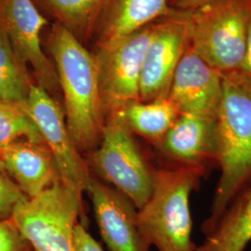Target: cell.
I'll list each match as a JSON object with an SVG mask.
<instances>
[{
  "mask_svg": "<svg viewBox=\"0 0 251 251\" xmlns=\"http://www.w3.org/2000/svg\"><path fill=\"white\" fill-rule=\"evenodd\" d=\"M63 92L64 117L79 152H91L100 142L102 113L93 53L67 28L55 23L48 37Z\"/></svg>",
  "mask_w": 251,
  "mask_h": 251,
  "instance_id": "1",
  "label": "cell"
},
{
  "mask_svg": "<svg viewBox=\"0 0 251 251\" xmlns=\"http://www.w3.org/2000/svg\"><path fill=\"white\" fill-rule=\"evenodd\" d=\"M223 98L217 116L220 177L209 214L212 225L233 197L251 180V80L239 72L223 75Z\"/></svg>",
  "mask_w": 251,
  "mask_h": 251,
  "instance_id": "2",
  "label": "cell"
},
{
  "mask_svg": "<svg viewBox=\"0 0 251 251\" xmlns=\"http://www.w3.org/2000/svg\"><path fill=\"white\" fill-rule=\"evenodd\" d=\"M196 171L166 164L154 168L152 192L138 209V225L145 240L158 251H196L190 197L200 188Z\"/></svg>",
  "mask_w": 251,
  "mask_h": 251,
  "instance_id": "3",
  "label": "cell"
},
{
  "mask_svg": "<svg viewBox=\"0 0 251 251\" xmlns=\"http://www.w3.org/2000/svg\"><path fill=\"white\" fill-rule=\"evenodd\" d=\"M251 15L249 0H218L194 10L187 19L191 49L223 75L238 72Z\"/></svg>",
  "mask_w": 251,
  "mask_h": 251,
  "instance_id": "4",
  "label": "cell"
},
{
  "mask_svg": "<svg viewBox=\"0 0 251 251\" xmlns=\"http://www.w3.org/2000/svg\"><path fill=\"white\" fill-rule=\"evenodd\" d=\"M34 251H75L74 233L87 218L82 196L58 180L15 206L10 217Z\"/></svg>",
  "mask_w": 251,
  "mask_h": 251,
  "instance_id": "5",
  "label": "cell"
},
{
  "mask_svg": "<svg viewBox=\"0 0 251 251\" xmlns=\"http://www.w3.org/2000/svg\"><path fill=\"white\" fill-rule=\"evenodd\" d=\"M134 135L119 111L108 116L99 147L90 152V165L139 209L151 195L154 167L144 155Z\"/></svg>",
  "mask_w": 251,
  "mask_h": 251,
  "instance_id": "6",
  "label": "cell"
},
{
  "mask_svg": "<svg viewBox=\"0 0 251 251\" xmlns=\"http://www.w3.org/2000/svg\"><path fill=\"white\" fill-rule=\"evenodd\" d=\"M154 25L106 45L93 53L97 69L100 99L104 118L128 102L140 100V81L144 56Z\"/></svg>",
  "mask_w": 251,
  "mask_h": 251,
  "instance_id": "7",
  "label": "cell"
},
{
  "mask_svg": "<svg viewBox=\"0 0 251 251\" xmlns=\"http://www.w3.org/2000/svg\"><path fill=\"white\" fill-rule=\"evenodd\" d=\"M25 106L53 155L61 180L81 196L87 193L92 177L90 166L73 141L58 101L45 89L32 83Z\"/></svg>",
  "mask_w": 251,
  "mask_h": 251,
  "instance_id": "8",
  "label": "cell"
},
{
  "mask_svg": "<svg viewBox=\"0 0 251 251\" xmlns=\"http://www.w3.org/2000/svg\"><path fill=\"white\" fill-rule=\"evenodd\" d=\"M49 24L34 0H1L0 28L13 52L25 67L33 68L36 84L55 99L61 91L58 75L41 46V32Z\"/></svg>",
  "mask_w": 251,
  "mask_h": 251,
  "instance_id": "9",
  "label": "cell"
},
{
  "mask_svg": "<svg viewBox=\"0 0 251 251\" xmlns=\"http://www.w3.org/2000/svg\"><path fill=\"white\" fill-rule=\"evenodd\" d=\"M156 149L168 164L196 171L207 179L219 169L217 119L181 114Z\"/></svg>",
  "mask_w": 251,
  "mask_h": 251,
  "instance_id": "10",
  "label": "cell"
},
{
  "mask_svg": "<svg viewBox=\"0 0 251 251\" xmlns=\"http://www.w3.org/2000/svg\"><path fill=\"white\" fill-rule=\"evenodd\" d=\"M87 193L108 251H151L139 228L138 209L129 198L93 176Z\"/></svg>",
  "mask_w": 251,
  "mask_h": 251,
  "instance_id": "11",
  "label": "cell"
},
{
  "mask_svg": "<svg viewBox=\"0 0 251 251\" xmlns=\"http://www.w3.org/2000/svg\"><path fill=\"white\" fill-rule=\"evenodd\" d=\"M189 42L187 19H169L154 25L144 56L140 81V100L167 98L171 82Z\"/></svg>",
  "mask_w": 251,
  "mask_h": 251,
  "instance_id": "12",
  "label": "cell"
},
{
  "mask_svg": "<svg viewBox=\"0 0 251 251\" xmlns=\"http://www.w3.org/2000/svg\"><path fill=\"white\" fill-rule=\"evenodd\" d=\"M223 90V74L209 66L190 48L175 70L168 98L179 115L217 119Z\"/></svg>",
  "mask_w": 251,
  "mask_h": 251,
  "instance_id": "13",
  "label": "cell"
},
{
  "mask_svg": "<svg viewBox=\"0 0 251 251\" xmlns=\"http://www.w3.org/2000/svg\"><path fill=\"white\" fill-rule=\"evenodd\" d=\"M6 173L28 198L61 180L53 155L44 142L23 139L0 151Z\"/></svg>",
  "mask_w": 251,
  "mask_h": 251,
  "instance_id": "14",
  "label": "cell"
},
{
  "mask_svg": "<svg viewBox=\"0 0 251 251\" xmlns=\"http://www.w3.org/2000/svg\"><path fill=\"white\" fill-rule=\"evenodd\" d=\"M170 12L169 0H103L90 36L96 47L106 45L150 25Z\"/></svg>",
  "mask_w": 251,
  "mask_h": 251,
  "instance_id": "15",
  "label": "cell"
},
{
  "mask_svg": "<svg viewBox=\"0 0 251 251\" xmlns=\"http://www.w3.org/2000/svg\"><path fill=\"white\" fill-rule=\"evenodd\" d=\"M202 233L205 239L196 251H246L251 242V180Z\"/></svg>",
  "mask_w": 251,
  "mask_h": 251,
  "instance_id": "16",
  "label": "cell"
},
{
  "mask_svg": "<svg viewBox=\"0 0 251 251\" xmlns=\"http://www.w3.org/2000/svg\"><path fill=\"white\" fill-rule=\"evenodd\" d=\"M119 112L130 130L155 148L179 116V111L168 97L151 101L134 100Z\"/></svg>",
  "mask_w": 251,
  "mask_h": 251,
  "instance_id": "17",
  "label": "cell"
},
{
  "mask_svg": "<svg viewBox=\"0 0 251 251\" xmlns=\"http://www.w3.org/2000/svg\"><path fill=\"white\" fill-rule=\"evenodd\" d=\"M57 24L67 28L79 40L90 36L103 0H34Z\"/></svg>",
  "mask_w": 251,
  "mask_h": 251,
  "instance_id": "18",
  "label": "cell"
},
{
  "mask_svg": "<svg viewBox=\"0 0 251 251\" xmlns=\"http://www.w3.org/2000/svg\"><path fill=\"white\" fill-rule=\"evenodd\" d=\"M23 139L44 142L25 103L0 100V151Z\"/></svg>",
  "mask_w": 251,
  "mask_h": 251,
  "instance_id": "19",
  "label": "cell"
},
{
  "mask_svg": "<svg viewBox=\"0 0 251 251\" xmlns=\"http://www.w3.org/2000/svg\"><path fill=\"white\" fill-rule=\"evenodd\" d=\"M31 84L28 75L0 67V100L25 103Z\"/></svg>",
  "mask_w": 251,
  "mask_h": 251,
  "instance_id": "20",
  "label": "cell"
},
{
  "mask_svg": "<svg viewBox=\"0 0 251 251\" xmlns=\"http://www.w3.org/2000/svg\"><path fill=\"white\" fill-rule=\"evenodd\" d=\"M26 196L6 172L0 171V220H9L15 206Z\"/></svg>",
  "mask_w": 251,
  "mask_h": 251,
  "instance_id": "21",
  "label": "cell"
},
{
  "mask_svg": "<svg viewBox=\"0 0 251 251\" xmlns=\"http://www.w3.org/2000/svg\"><path fill=\"white\" fill-rule=\"evenodd\" d=\"M0 251H34L10 219L0 220Z\"/></svg>",
  "mask_w": 251,
  "mask_h": 251,
  "instance_id": "22",
  "label": "cell"
},
{
  "mask_svg": "<svg viewBox=\"0 0 251 251\" xmlns=\"http://www.w3.org/2000/svg\"><path fill=\"white\" fill-rule=\"evenodd\" d=\"M74 239L75 251H104L80 222L75 225Z\"/></svg>",
  "mask_w": 251,
  "mask_h": 251,
  "instance_id": "23",
  "label": "cell"
},
{
  "mask_svg": "<svg viewBox=\"0 0 251 251\" xmlns=\"http://www.w3.org/2000/svg\"><path fill=\"white\" fill-rule=\"evenodd\" d=\"M238 72L251 80V15L250 23H249V28H248V41H247L246 54H245L242 65L238 70Z\"/></svg>",
  "mask_w": 251,
  "mask_h": 251,
  "instance_id": "24",
  "label": "cell"
},
{
  "mask_svg": "<svg viewBox=\"0 0 251 251\" xmlns=\"http://www.w3.org/2000/svg\"><path fill=\"white\" fill-rule=\"evenodd\" d=\"M218 0H172V4L179 9L194 11Z\"/></svg>",
  "mask_w": 251,
  "mask_h": 251,
  "instance_id": "25",
  "label": "cell"
},
{
  "mask_svg": "<svg viewBox=\"0 0 251 251\" xmlns=\"http://www.w3.org/2000/svg\"><path fill=\"white\" fill-rule=\"evenodd\" d=\"M0 171L6 172V171H5V168H4V165H3V162L1 160V157H0Z\"/></svg>",
  "mask_w": 251,
  "mask_h": 251,
  "instance_id": "26",
  "label": "cell"
},
{
  "mask_svg": "<svg viewBox=\"0 0 251 251\" xmlns=\"http://www.w3.org/2000/svg\"><path fill=\"white\" fill-rule=\"evenodd\" d=\"M249 1H250V2H251V0H249Z\"/></svg>",
  "mask_w": 251,
  "mask_h": 251,
  "instance_id": "27",
  "label": "cell"
}]
</instances>
